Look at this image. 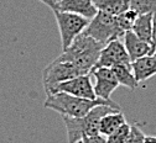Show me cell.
<instances>
[{
  "label": "cell",
  "mask_w": 156,
  "mask_h": 143,
  "mask_svg": "<svg viewBox=\"0 0 156 143\" xmlns=\"http://www.w3.org/2000/svg\"><path fill=\"white\" fill-rule=\"evenodd\" d=\"M99 105H109L114 109L120 110L119 105L114 103L113 100H103V99H83L73 96L66 93H56L46 97L44 106L46 109H51L62 116L67 117H83L86 116L92 109Z\"/></svg>",
  "instance_id": "obj_1"
},
{
  "label": "cell",
  "mask_w": 156,
  "mask_h": 143,
  "mask_svg": "<svg viewBox=\"0 0 156 143\" xmlns=\"http://www.w3.org/2000/svg\"><path fill=\"white\" fill-rule=\"evenodd\" d=\"M118 109H114L109 105H99L92 109L83 117H67L62 116L65 126L67 130L68 143H76L84 137H92L99 134V121L103 116L113 112Z\"/></svg>",
  "instance_id": "obj_2"
},
{
  "label": "cell",
  "mask_w": 156,
  "mask_h": 143,
  "mask_svg": "<svg viewBox=\"0 0 156 143\" xmlns=\"http://www.w3.org/2000/svg\"><path fill=\"white\" fill-rule=\"evenodd\" d=\"M84 33L98 41L103 46H105L112 39H122L124 37V32L118 25L116 16L103 11L97 12V15L89 21Z\"/></svg>",
  "instance_id": "obj_3"
},
{
  "label": "cell",
  "mask_w": 156,
  "mask_h": 143,
  "mask_svg": "<svg viewBox=\"0 0 156 143\" xmlns=\"http://www.w3.org/2000/svg\"><path fill=\"white\" fill-rule=\"evenodd\" d=\"M52 11L56 17L58 30H60L62 51H65L71 46V43L77 36H80L86 31L90 20L73 12H66L60 10H52Z\"/></svg>",
  "instance_id": "obj_4"
},
{
  "label": "cell",
  "mask_w": 156,
  "mask_h": 143,
  "mask_svg": "<svg viewBox=\"0 0 156 143\" xmlns=\"http://www.w3.org/2000/svg\"><path fill=\"white\" fill-rule=\"evenodd\" d=\"M80 75H82V73L73 62H61L55 59L42 70V85L46 95H52L55 88L62 81Z\"/></svg>",
  "instance_id": "obj_5"
},
{
  "label": "cell",
  "mask_w": 156,
  "mask_h": 143,
  "mask_svg": "<svg viewBox=\"0 0 156 143\" xmlns=\"http://www.w3.org/2000/svg\"><path fill=\"white\" fill-rule=\"evenodd\" d=\"M103 45L99 43L98 41H95L90 36L86 35L84 32L81 33L80 36H77L71 46L62 51V53L58 56L56 59L61 60V62H74V60L80 59L82 57L93 54V53H101L103 49Z\"/></svg>",
  "instance_id": "obj_6"
},
{
  "label": "cell",
  "mask_w": 156,
  "mask_h": 143,
  "mask_svg": "<svg viewBox=\"0 0 156 143\" xmlns=\"http://www.w3.org/2000/svg\"><path fill=\"white\" fill-rule=\"evenodd\" d=\"M119 64L131 66V60L125 49L123 41L120 38H116V39H112L110 42H108L103 47V49L101 51V56L98 58V62L95 63L93 69L102 67L113 68Z\"/></svg>",
  "instance_id": "obj_7"
},
{
  "label": "cell",
  "mask_w": 156,
  "mask_h": 143,
  "mask_svg": "<svg viewBox=\"0 0 156 143\" xmlns=\"http://www.w3.org/2000/svg\"><path fill=\"white\" fill-rule=\"evenodd\" d=\"M56 93H66V94L83 97V99H97L95 93H94V87L90 81L89 74L80 75V77L72 78L69 80L62 81V83H60L55 88L53 94Z\"/></svg>",
  "instance_id": "obj_8"
},
{
  "label": "cell",
  "mask_w": 156,
  "mask_h": 143,
  "mask_svg": "<svg viewBox=\"0 0 156 143\" xmlns=\"http://www.w3.org/2000/svg\"><path fill=\"white\" fill-rule=\"evenodd\" d=\"M94 78V93L95 96L103 100H112L110 96L114 90L119 87V83L116 80L113 70L110 68H95L90 72Z\"/></svg>",
  "instance_id": "obj_9"
},
{
  "label": "cell",
  "mask_w": 156,
  "mask_h": 143,
  "mask_svg": "<svg viewBox=\"0 0 156 143\" xmlns=\"http://www.w3.org/2000/svg\"><path fill=\"white\" fill-rule=\"evenodd\" d=\"M52 10L78 14L88 20H92L98 12L93 4V0H57Z\"/></svg>",
  "instance_id": "obj_10"
},
{
  "label": "cell",
  "mask_w": 156,
  "mask_h": 143,
  "mask_svg": "<svg viewBox=\"0 0 156 143\" xmlns=\"http://www.w3.org/2000/svg\"><path fill=\"white\" fill-rule=\"evenodd\" d=\"M123 43H124L125 49L130 57L131 63L135 62V60L139 59V58L152 54V51H154L152 45L141 41L133 31L125 32V35L123 37Z\"/></svg>",
  "instance_id": "obj_11"
},
{
  "label": "cell",
  "mask_w": 156,
  "mask_h": 143,
  "mask_svg": "<svg viewBox=\"0 0 156 143\" xmlns=\"http://www.w3.org/2000/svg\"><path fill=\"white\" fill-rule=\"evenodd\" d=\"M131 68L138 83L152 78L154 75H156V56L149 54L136 59L135 62L131 63Z\"/></svg>",
  "instance_id": "obj_12"
},
{
  "label": "cell",
  "mask_w": 156,
  "mask_h": 143,
  "mask_svg": "<svg viewBox=\"0 0 156 143\" xmlns=\"http://www.w3.org/2000/svg\"><path fill=\"white\" fill-rule=\"evenodd\" d=\"M125 124H126L125 116L120 110H115L113 112H109L105 116H103L99 121V134L108 137L109 134L115 132L116 130L120 128Z\"/></svg>",
  "instance_id": "obj_13"
},
{
  "label": "cell",
  "mask_w": 156,
  "mask_h": 143,
  "mask_svg": "<svg viewBox=\"0 0 156 143\" xmlns=\"http://www.w3.org/2000/svg\"><path fill=\"white\" fill-rule=\"evenodd\" d=\"M152 17L151 14L139 15L131 30L141 41L150 45H152Z\"/></svg>",
  "instance_id": "obj_14"
},
{
  "label": "cell",
  "mask_w": 156,
  "mask_h": 143,
  "mask_svg": "<svg viewBox=\"0 0 156 143\" xmlns=\"http://www.w3.org/2000/svg\"><path fill=\"white\" fill-rule=\"evenodd\" d=\"M118 80L119 85H123L128 89H130L131 91H134L136 88H138L139 83L136 80L133 68L131 66H126V64H119V66H115L113 68H110Z\"/></svg>",
  "instance_id": "obj_15"
},
{
  "label": "cell",
  "mask_w": 156,
  "mask_h": 143,
  "mask_svg": "<svg viewBox=\"0 0 156 143\" xmlns=\"http://www.w3.org/2000/svg\"><path fill=\"white\" fill-rule=\"evenodd\" d=\"M93 4L98 11L108 12L115 16L129 9L124 0H93Z\"/></svg>",
  "instance_id": "obj_16"
},
{
  "label": "cell",
  "mask_w": 156,
  "mask_h": 143,
  "mask_svg": "<svg viewBox=\"0 0 156 143\" xmlns=\"http://www.w3.org/2000/svg\"><path fill=\"white\" fill-rule=\"evenodd\" d=\"M138 12L134 11L133 9H126L125 11H123L122 14L116 15V20H118V25L120 27V30L124 32H128V31H131L133 30V26L138 19Z\"/></svg>",
  "instance_id": "obj_17"
},
{
  "label": "cell",
  "mask_w": 156,
  "mask_h": 143,
  "mask_svg": "<svg viewBox=\"0 0 156 143\" xmlns=\"http://www.w3.org/2000/svg\"><path fill=\"white\" fill-rule=\"evenodd\" d=\"M129 9H133L138 15L156 14V0H130Z\"/></svg>",
  "instance_id": "obj_18"
},
{
  "label": "cell",
  "mask_w": 156,
  "mask_h": 143,
  "mask_svg": "<svg viewBox=\"0 0 156 143\" xmlns=\"http://www.w3.org/2000/svg\"><path fill=\"white\" fill-rule=\"evenodd\" d=\"M129 131H130V125L126 122V124L123 125L120 128H118L115 132H113L112 134L105 137V139H107L105 143H125L128 134H129Z\"/></svg>",
  "instance_id": "obj_19"
},
{
  "label": "cell",
  "mask_w": 156,
  "mask_h": 143,
  "mask_svg": "<svg viewBox=\"0 0 156 143\" xmlns=\"http://www.w3.org/2000/svg\"><path fill=\"white\" fill-rule=\"evenodd\" d=\"M145 137L146 136L140 128V125L134 124V125H130V131L125 143H144Z\"/></svg>",
  "instance_id": "obj_20"
},
{
  "label": "cell",
  "mask_w": 156,
  "mask_h": 143,
  "mask_svg": "<svg viewBox=\"0 0 156 143\" xmlns=\"http://www.w3.org/2000/svg\"><path fill=\"white\" fill-rule=\"evenodd\" d=\"M84 143H105L107 139L102 134H97V136H92V137H84L82 138Z\"/></svg>",
  "instance_id": "obj_21"
},
{
  "label": "cell",
  "mask_w": 156,
  "mask_h": 143,
  "mask_svg": "<svg viewBox=\"0 0 156 143\" xmlns=\"http://www.w3.org/2000/svg\"><path fill=\"white\" fill-rule=\"evenodd\" d=\"M156 45V14L152 17V47Z\"/></svg>",
  "instance_id": "obj_22"
},
{
  "label": "cell",
  "mask_w": 156,
  "mask_h": 143,
  "mask_svg": "<svg viewBox=\"0 0 156 143\" xmlns=\"http://www.w3.org/2000/svg\"><path fill=\"white\" fill-rule=\"evenodd\" d=\"M144 143H156V136H146Z\"/></svg>",
  "instance_id": "obj_23"
},
{
  "label": "cell",
  "mask_w": 156,
  "mask_h": 143,
  "mask_svg": "<svg viewBox=\"0 0 156 143\" xmlns=\"http://www.w3.org/2000/svg\"><path fill=\"white\" fill-rule=\"evenodd\" d=\"M38 2H41V3L46 4V5H47V6H50L51 9H53V8H55V5H56V4L52 2V0H38Z\"/></svg>",
  "instance_id": "obj_24"
},
{
  "label": "cell",
  "mask_w": 156,
  "mask_h": 143,
  "mask_svg": "<svg viewBox=\"0 0 156 143\" xmlns=\"http://www.w3.org/2000/svg\"><path fill=\"white\" fill-rule=\"evenodd\" d=\"M152 54L156 56V45H154V51H152Z\"/></svg>",
  "instance_id": "obj_25"
},
{
  "label": "cell",
  "mask_w": 156,
  "mask_h": 143,
  "mask_svg": "<svg viewBox=\"0 0 156 143\" xmlns=\"http://www.w3.org/2000/svg\"><path fill=\"white\" fill-rule=\"evenodd\" d=\"M76 143H84V142H83V139H80V141H77Z\"/></svg>",
  "instance_id": "obj_26"
},
{
  "label": "cell",
  "mask_w": 156,
  "mask_h": 143,
  "mask_svg": "<svg viewBox=\"0 0 156 143\" xmlns=\"http://www.w3.org/2000/svg\"><path fill=\"white\" fill-rule=\"evenodd\" d=\"M52 2H53V3H55V4H56V2H57V0H52Z\"/></svg>",
  "instance_id": "obj_27"
},
{
  "label": "cell",
  "mask_w": 156,
  "mask_h": 143,
  "mask_svg": "<svg viewBox=\"0 0 156 143\" xmlns=\"http://www.w3.org/2000/svg\"><path fill=\"white\" fill-rule=\"evenodd\" d=\"M56 3H57V2H56Z\"/></svg>",
  "instance_id": "obj_28"
}]
</instances>
